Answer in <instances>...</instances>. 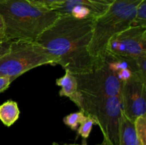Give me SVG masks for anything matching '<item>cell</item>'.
<instances>
[{"instance_id":"1","label":"cell","mask_w":146,"mask_h":145,"mask_svg":"<svg viewBox=\"0 0 146 145\" xmlns=\"http://www.w3.org/2000/svg\"><path fill=\"white\" fill-rule=\"evenodd\" d=\"M94 21L60 15L36 42L57 58L58 65L65 71L72 74L88 72L101 61V58H94L88 51Z\"/></svg>"},{"instance_id":"2","label":"cell","mask_w":146,"mask_h":145,"mask_svg":"<svg viewBox=\"0 0 146 145\" xmlns=\"http://www.w3.org/2000/svg\"><path fill=\"white\" fill-rule=\"evenodd\" d=\"M0 15L5 25L6 39L29 41H36L60 16L57 11L41 9L26 0L0 2Z\"/></svg>"},{"instance_id":"3","label":"cell","mask_w":146,"mask_h":145,"mask_svg":"<svg viewBox=\"0 0 146 145\" xmlns=\"http://www.w3.org/2000/svg\"><path fill=\"white\" fill-rule=\"evenodd\" d=\"M143 0H115L104 14L94 21L90 53L98 58L107 43L115 34L132 26L136 8Z\"/></svg>"},{"instance_id":"4","label":"cell","mask_w":146,"mask_h":145,"mask_svg":"<svg viewBox=\"0 0 146 145\" xmlns=\"http://www.w3.org/2000/svg\"><path fill=\"white\" fill-rule=\"evenodd\" d=\"M56 65L58 60L36 41H11L9 51L0 57V76L15 80L41 65Z\"/></svg>"},{"instance_id":"5","label":"cell","mask_w":146,"mask_h":145,"mask_svg":"<svg viewBox=\"0 0 146 145\" xmlns=\"http://www.w3.org/2000/svg\"><path fill=\"white\" fill-rule=\"evenodd\" d=\"M74 103L85 115L92 116L104 137L118 145L119 128L123 109L121 96L91 97L78 92Z\"/></svg>"},{"instance_id":"6","label":"cell","mask_w":146,"mask_h":145,"mask_svg":"<svg viewBox=\"0 0 146 145\" xmlns=\"http://www.w3.org/2000/svg\"><path fill=\"white\" fill-rule=\"evenodd\" d=\"M78 83V91L91 97L120 95L121 84L101 58V61L91 71L73 74Z\"/></svg>"},{"instance_id":"7","label":"cell","mask_w":146,"mask_h":145,"mask_svg":"<svg viewBox=\"0 0 146 145\" xmlns=\"http://www.w3.org/2000/svg\"><path fill=\"white\" fill-rule=\"evenodd\" d=\"M105 51L130 58L146 55V28L131 26L115 34L108 41Z\"/></svg>"},{"instance_id":"8","label":"cell","mask_w":146,"mask_h":145,"mask_svg":"<svg viewBox=\"0 0 146 145\" xmlns=\"http://www.w3.org/2000/svg\"><path fill=\"white\" fill-rule=\"evenodd\" d=\"M121 104L123 113L134 122L137 117L146 115V80L135 74L121 84Z\"/></svg>"},{"instance_id":"9","label":"cell","mask_w":146,"mask_h":145,"mask_svg":"<svg viewBox=\"0 0 146 145\" xmlns=\"http://www.w3.org/2000/svg\"><path fill=\"white\" fill-rule=\"evenodd\" d=\"M115 0H66L56 11L80 19L95 20L106 11Z\"/></svg>"},{"instance_id":"10","label":"cell","mask_w":146,"mask_h":145,"mask_svg":"<svg viewBox=\"0 0 146 145\" xmlns=\"http://www.w3.org/2000/svg\"><path fill=\"white\" fill-rule=\"evenodd\" d=\"M100 58H102L108 68L115 75L121 84L138 75L135 58H125L113 55L104 51Z\"/></svg>"},{"instance_id":"11","label":"cell","mask_w":146,"mask_h":145,"mask_svg":"<svg viewBox=\"0 0 146 145\" xmlns=\"http://www.w3.org/2000/svg\"><path fill=\"white\" fill-rule=\"evenodd\" d=\"M118 145H140L135 133L134 122L122 113L119 128Z\"/></svg>"},{"instance_id":"12","label":"cell","mask_w":146,"mask_h":145,"mask_svg":"<svg viewBox=\"0 0 146 145\" xmlns=\"http://www.w3.org/2000/svg\"><path fill=\"white\" fill-rule=\"evenodd\" d=\"M64 76L58 78L56 80V84L61 87L59 95L61 97H67L71 100L78 93V83L74 75L70 71H65Z\"/></svg>"},{"instance_id":"13","label":"cell","mask_w":146,"mask_h":145,"mask_svg":"<svg viewBox=\"0 0 146 145\" xmlns=\"http://www.w3.org/2000/svg\"><path fill=\"white\" fill-rule=\"evenodd\" d=\"M20 110L18 105L12 100H7L0 105V120L7 127H10L19 119Z\"/></svg>"},{"instance_id":"14","label":"cell","mask_w":146,"mask_h":145,"mask_svg":"<svg viewBox=\"0 0 146 145\" xmlns=\"http://www.w3.org/2000/svg\"><path fill=\"white\" fill-rule=\"evenodd\" d=\"M31 5L41 9L48 11H56L63 4L66 0H26Z\"/></svg>"},{"instance_id":"15","label":"cell","mask_w":146,"mask_h":145,"mask_svg":"<svg viewBox=\"0 0 146 145\" xmlns=\"http://www.w3.org/2000/svg\"><path fill=\"white\" fill-rule=\"evenodd\" d=\"M134 127L140 145H146V115L137 117Z\"/></svg>"},{"instance_id":"16","label":"cell","mask_w":146,"mask_h":145,"mask_svg":"<svg viewBox=\"0 0 146 145\" xmlns=\"http://www.w3.org/2000/svg\"><path fill=\"white\" fill-rule=\"evenodd\" d=\"M132 26L146 28V0L141 1L137 7Z\"/></svg>"},{"instance_id":"17","label":"cell","mask_w":146,"mask_h":145,"mask_svg":"<svg viewBox=\"0 0 146 145\" xmlns=\"http://www.w3.org/2000/svg\"><path fill=\"white\" fill-rule=\"evenodd\" d=\"M85 117V114L82 111H79V112L71 113L66 116L64 118V122L72 130H76L78 129V125H80L84 121Z\"/></svg>"},{"instance_id":"18","label":"cell","mask_w":146,"mask_h":145,"mask_svg":"<svg viewBox=\"0 0 146 145\" xmlns=\"http://www.w3.org/2000/svg\"><path fill=\"white\" fill-rule=\"evenodd\" d=\"M94 125H97L96 119L91 115H86L85 119L80 124L79 127L78 128V134L84 139H86L89 136Z\"/></svg>"},{"instance_id":"19","label":"cell","mask_w":146,"mask_h":145,"mask_svg":"<svg viewBox=\"0 0 146 145\" xmlns=\"http://www.w3.org/2000/svg\"><path fill=\"white\" fill-rule=\"evenodd\" d=\"M138 75L144 80H146V55H143L135 58Z\"/></svg>"},{"instance_id":"20","label":"cell","mask_w":146,"mask_h":145,"mask_svg":"<svg viewBox=\"0 0 146 145\" xmlns=\"http://www.w3.org/2000/svg\"><path fill=\"white\" fill-rule=\"evenodd\" d=\"M14 80L11 78L7 76H0V93L5 91Z\"/></svg>"},{"instance_id":"21","label":"cell","mask_w":146,"mask_h":145,"mask_svg":"<svg viewBox=\"0 0 146 145\" xmlns=\"http://www.w3.org/2000/svg\"><path fill=\"white\" fill-rule=\"evenodd\" d=\"M11 41L7 39H0V57L4 55L9 51Z\"/></svg>"},{"instance_id":"22","label":"cell","mask_w":146,"mask_h":145,"mask_svg":"<svg viewBox=\"0 0 146 145\" xmlns=\"http://www.w3.org/2000/svg\"><path fill=\"white\" fill-rule=\"evenodd\" d=\"M0 39H6L5 38V25L4 20L0 15Z\"/></svg>"},{"instance_id":"23","label":"cell","mask_w":146,"mask_h":145,"mask_svg":"<svg viewBox=\"0 0 146 145\" xmlns=\"http://www.w3.org/2000/svg\"><path fill=\"white\" fill-rule=\"evenodd\" d=\"M101 145H114L113 144H112V142H110L107 138L104 137V141H103L102 144Z\"/></svg>"},{"instance_id":"24","label":"cell","mask_w":146,"mask_h":145,"mask_svg":"<svg viewBox=\"0 0 146 145\" xmlns=\"http://www.w3.org/2000/svg\"><path fill=\"white\" fill-rule=\"evenodd\" d=\"M52 145H61V144H59L54 142V143L52 144ZM63 145H87V144H63Z\"/></svg>"},{"instance_id":"25","label":"cell","mask_w":146,"mask_h":145,"mask_svg":"<svg viewBox=\"0 0 146 145\" xmlns=\"http://www.w3.org/2000/svg\"><path fill=\"white\" fill-rule=\"evenodd\" d=\"M6 1V0H0V2H2V1Z\"/></svg>"}]
</instances>
